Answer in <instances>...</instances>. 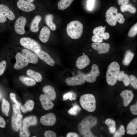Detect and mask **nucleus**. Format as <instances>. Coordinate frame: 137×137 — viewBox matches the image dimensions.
<instances>
[{
    "label": "nucleus",
    "instance_id": "obj_24",
    "mask_svg": "<svg viewBox=\"0 0 137 137\" xmlns=\"http://www.w3.org/2000/svg\"><path fill=\"white\" fill-rule=\"evenodd\" d=\"M37 122L36 117L34 115L31 116L26 117L23 120V126L28 128L30 126L36 125Z\"/></svg>",
    "mask_w": 137,
    "mask_h": 137
},
{
    "label": "nucleus",
    "instance_id": "obj_7",
    "mask_svg": "<svg viewBox=\"0 0 137 137\" xmlns=\"http://www.w3.org/2000/svg\"><path fill=\"white\" fill-rule=\"evenodd\" d=\"M117 13L118 10L116 8L114 7H110L106 13V21L111 26H115L117 23Z\"/></svg>",
    "mask_w": 137,
    "mask_h": 137
},
{
    "label": "nucleus",
    "instance_id": "obj_47",
    "mask_svg": "<svg viewBox=\"0 0 137 137\" xmlns=\"http://www.w3.org/2000/svg\"><path fill=\"white\" fill-rule=\"evenodd\" d=\"M117 21L120 24H123L124 22L125 19L123 15L121 13L117 14Z\"/></svg>",
    "mask_w": 137,
    "mask_h": 137
},
{
    "label": "nucleus",
    "instance_id": "obj_37",
    "mask_svg": "<svg viewBox=\"0 0 137 137\" xmlns=\"http://www.w3.org/2000/svg\"><path fill=\"white\" fill-rule=\"evenodd\" d=\"M137 33V23H136L130 29L128 33V36L130 37L135 36Z\"/></svg>",
    "mask_w": 137,
    "mask_h": 137
},
{
    "label": "nucleus",
    "instance_id": "obj_39",
    "mask_svg": "<svg viewBox=\"0 0 137 137\" xmlns=\"http://www.w3.org/2000/svg\"><path fill=\"white\" fill-rule=\"evenodd\" d=\"M113 136L114 137H121L125 134V130L124 126L121 125L118 129L115 132Z\"/></svg>",
    "mask_w": 137,
    "mask_h": 137
},
{
    "label": "nucleus",
    "instance_id": "obj_32",
    "mask_svg": "<svg viewBox=\"0 0 137 137\" xmlns=\"http://www.w3.org/2000/svg\"><path fill=\"white\" fill-rule=\"evenodd\" d=\"M74 0H60L58 4V9L63 10L70 6Z\"/></svg>",
    "mask_w": 137,
    "mask_h": 137
},
{
    "label": "nucleus",
    "instance_id": "obj_16",
    "mask_svg": "<svg viewBox=\"0 0 137 137\" xmlns=\"http://www.w3.org/2000/svg\"><path fill=\"white\" fill-rule=\"evenodd\" d=\"M39 99L43 108L45 110H48L52 108L54 105L49 98L44 94H41Z\"/></svg>",
    "mask_w": 137,
    "mask_h": 137
},
{
    "label": "nucleus",
    "instance_id": "obj_45",
    "mask_svg": "<svg viewBox=\"0 0 137 137\" xmlns=\"http://www.w3.org/2000/svg\"><path fill=\"white\" fill-rule=\"evenodd\" d=\"M91 39L93 42L96 43H101L102 42L103 40L102 38L99 37L96 35L93 36Z\"/></svg>",
    "mask_w": 137,
    "mask_h": 137
},
{
    "label": "nucleus",
    "instance_id": "obj_4",
    "mask_svg": "<svg viewBox=\"0 0 137 137\" xmlns=\"http://www.w3.org/2000/svg\"><path fill=\"white\" fill-rule=\"evenodd\" d=\"M79 102L82 108L88 112H92L96 109L95 98L92 94H85L81 96Z\"/></svg>",
    "mask_w": 137,
    "mask_h": 137
},
{
    "label": "nucleus",
    "instance_id": "obj_15",
    "mask_svg": "<svg viewBox=\"0 0 137 137\" xmlns=\"http://www.w3.org/2000/svg\"><path fill=\"white\" fill-rule=\"evenodd\" d=\"M93 49L97 51L98 54H100L108 53L110 48V45L106 43L94 42L91 44Z\"/></svg>",
    "mask_w": 137,
    "mask_h": 137
},
{
    "label": "nucleus",
    "instance_id": "obj_11",
    "mask_svg": "<svg viewBox=\"0 0 137 137\" xmlns=\"http://www.w3.org/2000/svg\"><path fill=\"white\" fill-rule=\"evenodd\" d=\"M16 60L14 67L17 70L23 68L27 66L29 62L24 56L20 53H17L15 56Z\"/></svg>",
    "mask_w": 137,
    "mask_h": 137
},
{
    "label": "nucleus",
    "instance_id": "obj_53",
    "mask_svg": "<svg viewBox=\"0 0 137 137\" xmlns=\"http://www.w3.org/2000/svg\"><path fill=\"white\" fill-rule=\"evenodd\" d=\"M79 136L77 133L74 132H70L66 135V137H78Z\"/></svg>",
    "mask_w": 137,
    "mask_h": 137
},
{
    "label": "nucleus",
    "instance_id": "obj_58",
    "mask_svg": "<svg viewBox=\"0 0 137 137\" xmlns=\"http://www.w3.org/2000/svg\"><path fill=\"white\" fill-rule=\"evenodd\" d=\"M104 27L105 28H106V27L105 26Z\"/></svg>",
    "mask_w": 137,
    "mask_h": 137
},
{
    "label": "nucleus",
    "instance_id": "obj_12",
    "mask_svg": "<svg viewBox=\"0 0 137 137\" xmlns=\"http://www.w3.org/2000/svg\"><path fill=\"white\" fill-rule=\"evenodd\" d=\"M34 52L39 58L48 65L52 66L55 65V61L46 52L41 49L36 50Z\"/></svg>",
    "mask_w": 137,
    "mask_h": 137
},
{
    "label": "nucleus",
    "instance_id": "obj_57",
    "mask_svg": "<svg viewBox=\"0 0 137 137\" xmlns=\"http://www.w3.org/2000/svg\"><path fill=\"white\" fill-rule=\"evenodd\" d=\"M36 136H33L32 137H36Z\"/></svg>",
    "mask_w": 137,
    "mask_h": 137
},
{
    "label": "nucleus",
    "instance_id": "obj_23",
    "mask_svg": "<svg viewBox=\"0 0 137 137\" xmlns=\"http://www.w3.org/2000/svg\"><path fill=\"white\" fill-rule=\"evenodd\" d=\"M126 132L128 134H135L137 133V118H136L131 121L127 125Z\"/></svg>",
    "mask_w": 137,
    "mask_h": 137
},
{
    "label": "nucleus",
    "instance_id": "obj_10",
    "mask_svg": "<svg viewBox=\"0 0 137 137\" xmlns=\"http://www.w3.org/2000/svg\"><path fill=\"white\" fill-rule=\"evenodd\" d=\"M26 22L25 18L22 16L19 17L17 19L15 22L14 28L17 34L20 35L24 34V28Z\"/></svg>",
    "mask_w": 137,
    "mask_h": 137
},
{
    "label": "nucleus",
    "instance_id": "obj_25",
    "mask_svg": "<svg viewBox=\"0 0 137 137\" xmlns=\"http://www.w3.org/2000/svg\"><path fill=\"white\" fill-rule=\"evenodd\" d=\"M41 19V16L36 15L33 19L30 25V30L32 32H37L39 30V24Z\"/></svg>",
    "mask_w": 137,
    "mask_h": 137
},
{
    "label": "nucleus",
    "instance_id": "obj_48",
    "mask_svg": "<svg viewBox=\"0 0 137 137\" xmlns=\"http://www.w3.org/2000/svg\"><path fill=\"white\" fill-rule=\"evenodd\" d=\"M10 97L11 99L17 105L20 107L21 106L20 103L16 100L15 99V95L13 93H11L10 94Z\"/></svg>",
    "mask_w": 137,
    "mask_h": 137
},
{
    "label": "nucleus",
    "instance_id": "obj_34",
    "mask_svg": "<svg viewBox=\"0 0 137 137\" xmlns=\"http://www.w3.org/2000/svg\"><path fill=\"white\" fill-rule=\"evenodd\" d=\"M105 123L109 126V130L111 133L115 132L116 130L115 123L114 120L108 118L106 120Z\"/></svg>",
    "mask_w": 137,
    "mask_h": 137
},
{
    "label": "nucleus",
    "instance_id": "obj_2",
    "mask_svg": "<svg viewBox=\"0 0 137 137\" xmlns=\"http://www.w3.org/2000/svg\"><path fill=\"white\" fill-rule=\"evenodd\" d=\"M120 70V66L116 62H112L109 65L106 75V81L109 85L112 86L116 84Z\"/></svg>",
    "mask_w": 137,
    "mask_h": 137
},
{
    "label": "nucleus",
    "instance_id": "obj_50",
    "mask_svg": "<svg viewBox=\"0 0 137 137\" xmlns=\"http://www.w3.org/2000/svg\"><path fill=\"white\" fill-rule=\"evenodd\" d=\"M124 72L123 71H120L117 76V80L118 81H122L124 77Z\"/></svg>",
    "mask_w": 137,
    "mask_h": 137
},
{
    "label": "nucleus",
    "instance_id": "obj_19",
    "mask_svg": "<svg viewBox=\"0 0 137 137\" xmlns=\"http://www.w3.org/2000/svg\"><path fill=\"white\" fill-rule=\"evenodd\" d=\"M21 53L29 63L33 64L38 63V59L37 56L29 50L24 49L22 50Z\"/></svg>",
    "mask_w": 137,
    "mask_h": 137
},
{
    "label": "nucleus",
    "instance_id": "obj_18",
    "mask_svg": "<svg viewBox=\"0 0 137 137\" xmlns=\"http://www.w3.org/2000/svg\"><path fill=\"white\" fill-rule=\"evenodd\" d=\"M90 62V60L88 56L86 55H83L78 58L76 65L78 68L82 69L88 65Z\"/></svg>",
    "mask_w": 137,
    "mask_h": 137
},
{
    "label": "nucleus",
    "instance_id": "obj_31",
    "mask_svg": "<svg viewBox=\"0 0 137 137\" xmlns=\"http://www.w3.org/2000/svg\"><path fill=\"white\" fill-rule=\"evenodd\" d=\"M120 9L122 12L129 11L131 13H134L136 11L135 8L131 4L122 5L120 7Z\"/></svg>",
    "mask_w": 137,
    "mask_h": 137
},
{
    "label": "nucleus",
    "instance_id": "obj_46",
    "mask_svg": "<svg viewBox=\"0 0 137 137\" xmlns=\"http://www.w3.org/2000/svg\"><path fill=\"white\" fill-rule=\"evenodd\" d=\"M130 111L131 113L134 115L137 114V104L131 105L130 107Z\"/></svg>",
    "mask_w": 137,
    "mask_h": 137
},
{
    "label": "nucleus",
    "instance_id": "obj_44",
    "mask_svg": "<svg viewBox=\"0 0 137 137\" xmlns=\"http://www.w3.org/2000/svg\"><path fill=\"white\" fill-rule=\"evenodd\" d=\"M74 95L71 92L66 93L63 95V99L64 100H67L68 99L71 100H72V99L74 100L75 99L73 97V96H73Z\"/></svg>",
    "mask_w": 137,
    "mask_h": 137
},
{
    "label": "nucleus",
    "instance_id": "obj_3",
    "mask_svg": "<svg viewBox=\"0 0 137 137\" xmlns=\"http://www.w3.org/2000/svg\"><path fill=\"white\" fill-rule=\"evenodd\" d=\"M83 26L79 21L75 20L68 23L67 25V34L72 39H77L81 36L83 31Z\"/></svg>",
    "mask_w": 137,
    "mask_h": 137
},
{
    "label": "nucleus",
    "instance_id": "obj_55",
    "mask_svg": "<svg viewBox=\"0 0 137 137\" xmlns=\"http://www.w3.org/2000/svg\"><path fill=\"white\" fill-rule=\"evenodd\" d=\"M27 1H29L30 2H33L34 0H26Z\"/></svg>",
    "mask_w": 137,
    "mask_h": 137
},
{
    "label": "nucleus",
    "instance_id": "obj_28",
    "mask_svg": "<svg viewBox=\"0 0 137 137\" xmlns=\"http://www.w3.org/2000/svg\"><path fill=\"white\" fill-rule=\"evenodd\" d=\"M134 55V53L130 51L127 50L125 54L123 61V64L125 66H128L129 65L133 59Z\"/></svg>",
    "mask_w": 137,
    "mask_h": 137
},
{
    "label": "nucleus",
    "instance_id": "obj_49",
    "mask_svg": "<svg viewBox=\"0 0 137 137\" xmlns=\"http://www.w3.org/2000/svg\"><path fill=\"white\" fill-rule=\"evenodd\" d=\"M95 0H88L87 2V7L88 9L91 10L93 8Z\"/></svg>",
    "mask_w": 137,
    "mask_h": 137
},
{
    "label": "nucleus",
    "instance_id": "obj_33",
    "mask_svg": "<svg viewBox=\"0 0 137 137\" xmlns=\"http://www.w3.org/2000/svg\"><path fill=\"white\" fill-rule=\"evenodd\" d=\"M10 108V104L4 98L2 100L1 106L2 111L6 116H8V112Z\"/></svg>",
    "mask_w": 137,
    "mask_h": 137
},
{
    "label": "nucleus",
    "instance_id": "obj_21",
    "mask_svg": "<svg viewBox=\"0 0 137 137\" xmlns=\"http://www.w3.org/2000/svg\"><path fill=\"white\" fill-rule=\"evenodd\" d=\"M42 91L44 94L51 100H54L56 99V93L53 87L49 85H46L43 88Z\"/></svg>",
    "mask_w": 137,
    "mask_h": 137
},
{
    "label": "nucleus",
    "instance_id": "obj_20",
    "mask_svg": "<svg viewBox=\"0 0 137 137\" xmlns=\"http://www.w3.org/2000/svg\"><path fill=\"white\" fill-rule=\"evenodd\" d=\"M0 13L10 21L14 20L15 16L13 12L5 5L0 4Z\"/></svg>",
    "mask_w": 137,
    "mask_h": 137
},
{
    "label": "nucleus",
    "instance_id": "obj_13",
    "mask_svg": "<svg viewBox=\"0 0 137 137\" xmlns=\"http://www.w3.org/2000/svg\"><path fill=\"white\" fill-rule=\"evenodd\" d=\"M56 120V116L52 113H49L42 116L40 119V122L42 124L47 126L54 125Z\"/></svg>",
    "mask_w": 137,
    "mask_h": 137
},
{
    "label": "nucleus",
    "instance_id": "obj_38",
    "mask_svg": "<svg viewBox=\"0 0 137 137\" xmlns=\"http://www.w3.org/2000/svg\"><path fill=\"white\" fill-rule=\"evenodd\" d=\"M81 108L77 105H75L68 111V113L70 115H76L80 111Z\"/></svg>",
    "mask_w": 137,
    "mask_h": 137
},
{
    "label": "nucleus",
    "instance_id": "obj_22",
    "mask_svg": "<svg viewBox=\"0 0 137 137\" xmlns=\"http://www.w3.org/2000/svg\"><path fill=\"white\" fill-rule=\"evenodd\" d=\"M50 33V31L47 27H43L40 32L39 37L40 40L43 43L47 42L49 39Z\"/></svg>",
    "mask_w": 137,
    "mask_h": 137
},
{
    "label": "nucleus",
    "instance_id": "obj_35",
    "mask_svg": "<svg viewBox=\"0 0 137 137\" xmlns=\"http://www.w3.org/2000/svg\"><path fill=\"white\" fill-rule=\"evenodd\" d=\"M105 30V28L102 26H99L95 27L93 31V33L94 35H96L99 37L102 38Z\"/></svg>",
    "mask_w": 137,
    "mask_h": 137
},
{
    "label": "nucleus",
    "instance_id": "obj_1",
    "mask_svg": "<svg viewBox=\"0 0 137 137\" xmlns=\"http://www.w3.org/2000/svg\"><path fill=\"white\" fill-rule=\"evenodd\" d=\"M96 118L92 116H89L84 118L78 124V130L82 136L94 137L91 131V128L96 124Z\"/></svg>",
    "mask_w": 137,
    "mask_h": 137
},
{
    "label": "nucleus",
    "instance_id": "obj_26",
    "mask_svg": "<svg viewBox=\"0 0 137 137\" xmlns=\"http://www.w3.org/2000/svg\"><path fill=\"white\" fill-rule=\"evenodd\" d=\"M54 18V16L52 14H48L45 15L44 20L47 25L50 29L54 31L56 29V26L53 22Z\"/></svg>",
    "mask_w": 137,
    "mask_h": 137
},
{
    "label": "nucleus",
    "instance_id": "obj_29",
    "mask_svg": "<svg viewBox=\"0 0 137 137\" xmlns=\"http://www.w3.org/2000/svg\"><path fill=\"white\" fill-rule=\"evenodd\" d=\"M34 105V102L32 100H28L21 107L22 111L24 113H25L28 111H31L33 108Z\"/></svg>",
    "mask_w": 137,
    "mask_h": 137
},
{
    "label": "nucleus",
    "instance_id": "obj_43",
    "mask_svg": "<svg viewBox=\"0 0 137 137\" xmlns=\"http://www.w3.org/2000/svg\"><path fill=\"white\" fill-rule=\"evenodd\" d=\"M45 137H56L57 135L54 131L51 130H47L45 131L44 134Z\"/></svg>",
    "mask_w": 137,
    "mask_h": 137
},
{
    "label": "nucleus",
    "instance_id": "obj_51",
    "mask_svg": "<svg viewBox=\"0 0 137 137\" xmlns=\"http://www.w3.org/2000/svg\"><path fill=\"white\" fill-rule=\"evenodd\" d=\"M6 122L3 118L0 116V127L2 128H4L6 126Z\"/></svg>",
    "mask_w": 137,
    "mask_h": 137
},
{
    "label": "nucleus",
    "instance_id": "obj_52",
    "mask_svg": "<svg viewBox=\"0 0 137 137\" xmlns=\"http://www.w3.org/2000/svg\"><path fill=\"white\" fill-rule=\"evenodd\" d=\"M129 0H117V3L119 5H123L128 4Z\"/></svg>",
    "mask_w": 137,
    "mask_h": 137
},
{
    "label": "nucleus",
    "instance_id": "obj_56",
    "mask_svg": "<svg viewBox=\"0 0 137 137\" xmlns=\"http://www.w3.org/2000/svg\"><path fill=\"white\" fill-rule=\"evenodd\" d=\"M1 98V97L0 95V99Z\"/></svg>",
    "mask_w": 137,
    "mask_h": 137
},
{
    "label": "nucleus",
    "instance_id": "obj_59",
    "mask_svg": "<svg viewBox=\"0 0 137 137\" xmlns=\"http://www.w3.org/2000/svg\"><path fill=\"white\" fill-rule=\"evenodd\" d=\"M84 54H85V53H83V55H84Z\"/></svg>",
    "mask_w": 137,
    "mask_h": 137
},
{
    "label": "nucleus",
    "instance_id": "obj_5",
    "mask_svg": "<svg viewBox=\"0 0 137 137\" xmlns=\"http://www.w3.org/2000/svg\"><path fill=\"white\" fill-rule=\"evenodd\" d=\"M13 113L12 117L11 124L13 129L18 131L21 127L22 124V116L19 106L16 105L12 106Z\"/></svg>",
    "mask_w": 137,
    "mask_h": 137
},
{
    "label": "nucleus",
    "instance_id": "obj_36",
    "mask_svg": "<svg viewBox=\"0 0 137 137\" xmlns=\"http://www.w3.org/2000/svg\"><path fill=\"white\" fill-rule=\"evenodd\" d=\"M28 128L23 126L20 130V136L21 137H28L30 135V133Z\"/></svg>",
    "mask_w": 137,
    "mask_h": 137
},
{
    "label": "nucleus",
    "instance_id": "obj_27",
    "mask_svg": "<svg viewBox=\"0 0 137 137\" xmlns=\"http://www.w3.org/2000/svg\"><path fill=\"white\" fill-rule=\"evenodd\" d=\"M27 74L37 82L41 81L42 79L41 74L39 73L32 70L28 69L26 72Z\"/></svg>",
    "mask_w": 137,
    "mask_h": 137
},
{
    "label": "nucleus",
    "instance_id": "obj_6",
    "mask_svg": "<svg viewBox=\"0 0 137 137\" xmlns=\"http://www.w3.org/2000/svg\"><path fill=\"white\" fill-rule=\"evenodd\" d=\"M20 43L24 48L33 52L41 49L40 45L38 42L29 37H24L21 38Z\"/></svg>",
    "mask_w": 137,
    "mask_h": 137
},
{
    "label": "nucleus",
    "instance_id": "obj_54",
    "mask_svg": "<svg viewBox=\"0 0 137 137\" xmlns=\"http://www.w3.org/2000/svg\"><path fill=\"white\" fill-rule=\"evenodd\" d=\"M7 19L6 17L0 13V23H3L6 22Z\"/></svg>",
    "mask_w": 137,
    "mask_h": 137
},
{
    "label": "nucleus",
    "instance_id": "obj_30",
    "mask_svg": "<svg viewBox=\"0 0 137 137\" xmlns=\"http://www.w3.org/2000/svg\"><path fill=\"white\" fill-rule=\"evenodd\" d=\"M19 79L24 84L28 86H32L36 84V81L33 79L26 76H20Z\"/></svg>",
    "mask_w": 137,
    "mask_h": 137
},
{
    "label": "nucleus",
    "instance_id": "obj_40",
    "mask_svg": "<svg viewBox=\"0 0 137 137\" xmlns=\"http://www.w3.org/2000/svg\"><path fill=\"white\" fill-rule=\"evenodd\" d=\"M129 83L135 89L137 88V79L134 75H131L129 76Z\"/></svg>",
    "mask_w": 137,
    "mask_h": 137
},
{
    "label": "nucleus",
    "instance_id": "obj_42",
    "mask_svg": "<svg viewBox=\"0 0 137 137\" xmlns=\"http://www.w3.org/2000/svg\"><path fill=\"white\" fill-rule=\"evenodd\" d=\"M124 85L126 87L128 86L130 84L129 78V76L126 74H124L122 81Z\"/></svg>",
    "mask_w": 137,
    "mask_h": 137
},
{
    "label": "nucleus",
    "instance_id": "obj_14",
    "mask_svg": "<svg viewBox=\"0 0 137 137\" xmlns=\"http://www.w3.org/2000/svg\"><path fill=\"white\" fill-rule=\"evenodd\" d=\"M18 8L21 10L27 12H29L35 9L34 5L27 1L19 0L17 3Z\"/></svg>",
    "mask_w": 137,
    "mask_h": 137
},
{
    "label": "nucleus",
    "instance_id": "obj_9",
    "mask_svg": "<svg viewBox=\"0 0 137 137\" xmlns=\"http://www.w3.org/2000/svg\"><path fill=\"white\" fill-rule=\"evenodd\" d=\"M100 74L98 67L95 64H93L92 66L90 72L84 74L85 80L88 82L93 83L95 82L97 77Z\"/></svg>",
    "mask_w": 137,
    "mask_h": 137
},
{
    "label": "nucleus",
    "instance_id": "obj_17",
    "mask_svg": "<svg viewBox=\"0 0 137 137\" xmlns=\"http://www.w3.org/2000/svg\"><path fill=\"white\" fill-rule=\"evenodd\" d=\"M120 95L123 99V105L125 107L128 105L132 101L134 96L132 92L129 90L123 91L121 93Z\"/></svg>",
    "mask_w": 137,
    "mask_h": 137
},
{
    "label": "nucleus",
    "instance_id": "obj_41",
    "mask_svg": "<svg viewBox=\"0 0 137 137\" xmlns=\"http://www.w3.org/2000/svg\"><path fill=\"white\" fill-rule=\"evenodd\" d=\"M6 65V62L5 60H3L0 63V76L4 73L5 70Z\"/></svg>",
    "mask_w": 137,
    "mask_h": 137
},
{
    "label": "nucleus",
    "instance_id": "obj_8",
    "mask_svg": "<svg viewBox=\"0 0 137 137\" xmlns=\"http://www.w3.org/2000/svg\"><path fill=\"white\" fill-rule=\"evenodd\" d=\"M85 81L84 74L80 73L75 76L66 78L65 81L67 85L72 86L82 85Z\"/></svg>",
    "mask_w": 137,
    "mask_h": 137
}]
</instances>
